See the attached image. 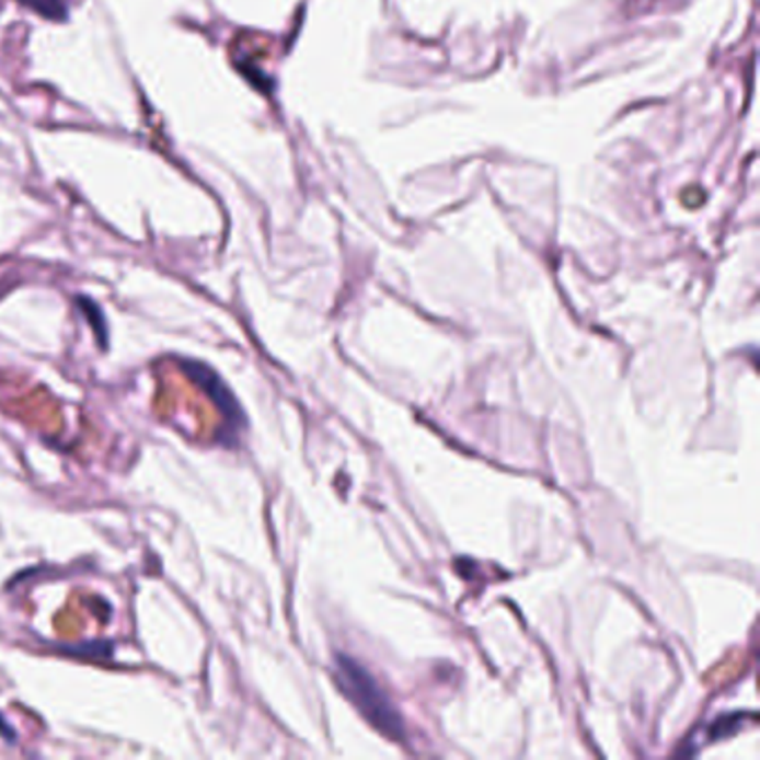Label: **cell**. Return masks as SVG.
<instances>
[{
  "mask_svg": "<svg viewBox=\"0 0 760 760\" xmlns=\"http://www.w3.org/2000/svg\"><path fill=\"white\" fill-rule=\"evenodd\" d=\"M79 306H81V310L85 312V320L90 322V326L94 329V333H96V337H99V344L105 348L107 346V324H105V316H103V310L94 303V301H90V299H79Z\"/></svg>",
  "mask_w": 760,
  "mask_h": 760,
  "instance_id": "3",
  "label": "cell"
},
{
  "mask_svg": "<svg viewBox=\"0 0 760 760\" xmlns=\"http://www.w3.org/2000/svg\"><path fill=\"white\" fill-rule=\"evenodd\" d=\"M23 3L34 8L36 12H41L47 19H66L68 16L66 0H23Z\"/></svg>",
  "mask_w": 760,
  "mask_h": 760,
  "instance_id": "4",
  "label": "cell"
},
{
  "mask_svg": "<svg viewBox=\"0 0 760 760\" xmlns=\"http://www.w3.org/2000/svg\"><path fill=\"white\" fill-rule=\"evenodd\" d=\"M335 680L346 699L359 710V714L384 736L404 740V721L389 693L377 684V680L353 658L339 656L335 667Z\"/></svg>",
  "mask_w": 760,
  "mask_h": 760,
  "instance_id": "1",
  "label": "cell"
},
{
  "mask_svg": "<svg viewBox=\"0 0 760 760\" xmlns=\"http://www.w3.org/2000/svg\"><path fill=\"white\" fill-rule=\"evenodd\" d=\"M183 370L187 372V377L193 379L195 384H199V387L212 398V402L219 406L223 419H226L230 426L237 428V426H243V424H245V417H243V411H241L239 404H237V398L228 391V387L223 384V379H221L208 364L185 359V361H183Z\"/></svg>",
  "mask_w": 760,
  "mask_h": 760,
  "instance_id": "2",
  "label": "cell"
}]
</instances>
